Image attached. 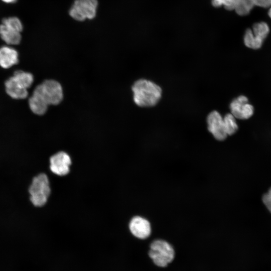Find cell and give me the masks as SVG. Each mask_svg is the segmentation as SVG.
<instances>
[{
  "label": "cell",
  "mask_w": 271,
  "mask_h": 271,
  "mask_svg": "<svg viewBox=\"0 0 271 271\" xmlns=\"http://www.w3.org/2000/svg\"><path fill=\"white\" fill-rule=\"evenodd\" d=\"M240 0H212V5L214 7L223 6L227 10L231 11L236 9Z\"/></svg>",
  "instance_id": "cell-16"
},
{
  "label": "cell",
  "mask_w": 271,
  "mask_h": 271,
  "mask_svg": "<svg viewBox=\"0 0 271 271\" xmlns=\"http://www.w3.org/2000/svg\"><path fill=\"white\" fill-rule=\"evenodd\" d=\"M33 81L34 77L31 73L17 70L6 81V91L14 99L26 98L28 94V89Z\"/></svg>",
  "instance_id": "cell-3"
},
{
  "label": "cell",
  "mask_w": 271,
  "mask_h": 271,
  "mask_svg": "<svg viewBox=\"0 0 271 271\" xmlns=\"http://www.w3.org/2000/svg\"><path fill=\"white\" fill-rule=\"evenodd\" d=\"M134 103L140 107L156 105L162 96L161 87L154 82L144 79L136 81L132 86Z\"/></svg>",
  "instance_id": "cell-2"
},
{
  "label": "cell",
  "mask_w": 271,
  "mask_h": 271,
  "mask_svg": "<svg viewBox=\"0 0 271 271\" xmlns=\"http://www.w3.org/2000/svg\"><path fill=\"white\" fill-rule=\"evenodd\" d=\"M18 52L13 48L3 46L0 48V66L9 68L19 62Z\"/></svg>",
  "instance_id": "cell-13"
},
{
  "label": "cell",
  "mask_w": 271,
  "mask_h": 271,
  "mask_svg": "<svg viewBox=\"0 0 271 271\" xmlns=\"http://www.w3.org/2000/svg\"><path fill=\"white\" fill-rule=\"evenodd\" d=\"M269 33V28L264 22L255 23L252 30H246L244 36L245 45L250 48L257 49L261 47L263 40Z\"/></svg>",
  "instance_id": "cell-8"
},
{
  "label": "cell",
  "mask_w": 271,
  "mask_h": 271,
  "mask_svg": "<svg viewBox=\"0 0 271 271\" xmlns=\"http://www.w3.org/2000/svg\"><path fill=\"white\" fill-rule=\"evenodd\" d=\"M2 1L7 3H12L15 2L17 0H2Z\"/></svg>",
  "instance_id": "cell-18"
},
{
  "label": "cell",
  "mask_w": 271,
  "mask_h": 271,
  "mask_svg": "<svg viewBox=\"0 0 271 271\" xmlns=\"http://www.w3.org/2000/svg\"><path fill=\"white\" fill-rule=\"evenodd\" d=\"M255 6L268 8L271 6V0H240L235 11L238 15L244 16L247 15Z\"/></svg>",
  "instance_id": "cell-14"
},
{
  "label": "cell",
  "mask_w": 271,
  "mask_h": 271,
  "mask_svg": "<svg viewBox=\"0 0 271 271\" xmlns=\"http://www.w3.org/2000/svg\"><path fill=\"white\" fill-rule=\"evenodd\" d=\"M231 113L236 118L246 119L253 113V107L248 103L247 98L241 95L233 99L230 104Z\"/></svg>",
  "instance_id": "cell-10"
},
{
  "label": "cell",
  "mask_w": 271,
  "mask_h": 271,
  "mask_svg": "<svg viewBox=\"0 0 271 271\" xmlns=\"http://www.w3.org/2000/svg\"><path fill=\"white\" fill-rule=\"evenodd\" d=\"M208 129L214 138L219 141H224L227 137L226 132L223 118L217 111L211 112L207 118Z\"/></svg>",
  "instance_id": "cell-9"
},
{
  "label": "cell",
  "mask_w": 271,
  "mask_h": 271,
  "mask_svg": "<svg viewBox=\"0 0 271 271\" xmlns=\"http://www.w3.org/2000/svg\"><path fill=\"white\" fill-rule=\"evenodd\" d=\"M31 202L35 207H42L48 201L51 193V188L48 176L41 173L34 177L29 189Z\"/></svg>",
  "instance_id": "cell-5"
},
{
  "label": "cell",
  "mask_w": 271,
  "mask_h": 271,
  "mask_svg": "<svg viewBox=\"0 0 271 271\" xmlns=\"http://www.w3.org/2000/svg\"><path fill=\"white\" fill-rule=\"evenodd\" d=\"M22 29V24L18 18H6L0 25V36L7 44L17 45L21 41Z\"/></svg>",
  "instance_id": "cell-6"
},
{
  "label": "cell",
  "mask_w": 271,
  "mask_h": 271,
  "mask_svg": "<svg viewBox=\"0 0 271 271\" xmlns=\"http://www.w3.org/2000/svg\"><path fill=\"white\" fill-rule=\"evenodd\" d=\"M148 255L156 266L164 268L173 261L175 251L169 242L164 239H157L150 244Z\"/></svg>",
  "instance_id": "cell-4"
},
{
  "label": "cell",
  "mask_w": 271,
  "mask_h": 271,
  "mask_svg": "<svg viewBox=\"0 0 271 271\" xmlns=\"http://www.w3.org/2000/svg\"><path fill=\"white\" fill-rule=\"evenodd\" d=\"M63 97L61 84L54 80H46L38 85L29 99L32 111L37 115H43L50 105H57Z\"/></svg>",
  "instance_id": "cell-1"
},
{
  "label": "cell",
  "mask_w": 271,
  "mask_h": 271,
  "mask_svg": "<svg viewBox=\"0 0 271 271\" xmlns=\"http://www.w3.org/2000/svg\"><path fill=\"white\" fill-rule=\"evenodd\" d=\"M262 200L266 208L271 213V188L263 195Z\"/></svg>",
  "instance_id": "cell-17"
},
{
  "label": "cell",
  "mask_w": 271,
  "mask_h": 271,
  "mask_svg": "<svg viewBox=\"0 0 271 271\" xmlns=\"http://www.w3.org/2000/svg\"><path fill=\"white\" fill-rule=\"evenodd\" d=\"M268 15L271 18V9H270L268 11Z\"/></svg>",
  "instance_id": "cell-19"
},
{
  "label": "cell",
  "mask_w": 271,
  "mask_h": 271,
  "mask_svg": "<svg viewBox=\"0 0 271 271\" xmlns=\"http://www.w3.org/2000/svg\"><path fill=\"white\" fill-rule=\"evenodd\" d=\"M235 118L231 113H227L223 117L225 129L227 136L233 134L238 129Z\"/></svg>",
  "instance_id": "cell-15"
},
{
  "label": "cell",
  "mask_w": 271,
  "mask_h": 271,
  "mask_svg": "<svg viewBox=\"0 0 271 271\" xmlns=\"http://www.w3.org/2000/svg\"><path fill=\"white\" fill-rule=\"evenodd\" d=\"M129 229L131 234L137 238H148L152 232L150 222L147 219L139 216L133 217L130 221Z\"/></svg>",
  "instance_id": "cell-12"
},
{
  "label": "cell",
  "mask_w": 271,
  "mask_h": 271,
  "mask_svg": "<svg viewBox=\"0 0 271 271\" xmlns=\"http://www.w3.org/2000/svg\"><path fill=\"white\" fill-rule=\"evenodd\" d=\"M71 160L68 154L59 152L50 158V169L52 173L58 176L67 175L70 170Z\"/></svg>",
  "instance_id": "cell-11"
},
{
  "label": "cell",
  "mask_w": 271,
  "mask_h": 271,
  "mask_svg": "<svg viewBox=\"0 0 271 271\" xmlns=\"http://www.w3.org/2000/svg\"><path fill=\"white\" fill-rule=\"evenodd\" d=\"M97 0H75L70 8L69 15L78 21L92 19L95 17Z\"/></svg>",
  "instance_id": "cell-7"
}]
</instances>
